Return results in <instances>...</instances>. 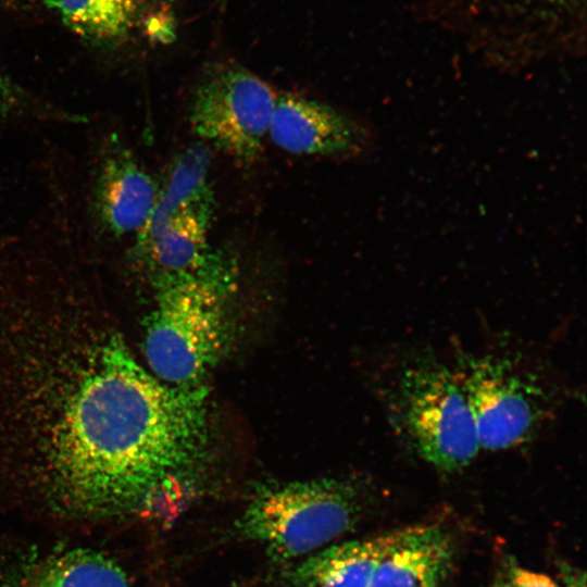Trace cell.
<instances>
[{
	"label": "cell",
	"mask_w": 587,
	"mask_h": 587,
	"mask_svg": "<svg viewBox=\"0 0 587 587\" xmlns=\"http://www.w3.org/2000/svg\"><path fill=\"white\" fill-rule=\"evenodd\" d=\"M0 510L34 525L118 526L190 465L193 394L157 378L95 309H0Z\"/></svg>",
	"instance_id": "cell-1"
},
{
	"label": "cell",
	"mask_w": 587,
	"mask_h": 587,
	"mask_svg": "<svg viewBox=\"0 0 587 587\" xmlns=\"http://www.w3.org/2000/svg\"><path fill=\"white\" fill-rule=\"evenodd\" d=\"M447 355L480 450L504 451L536 442L577 397L544 348L507 330L488 332L475 347L453 339Z\"/></svg>",
	"instance_id": "cell-2"
},
{
	"label": "cell",
	"mask_w": 587,
	"mask_h": 587,
	"mask_svg": "<svg viewBox=\"0 0 587 587\" xmlns=\"http://www.w3.org/2000/svg\"><path fill=\"white\" fill-rule=\"evenodd\" d=\"M374 388L394 436L415 458L442 474L476 459L475 424L447 354L429 345H388Z\"/></svg>",
	"instance_id": "cell-3"
},
{
	"label": "cell",
	"mask_w": 587,
	"mask_h": 587,
	"mask_svg": "<svg viewBox=\"0 0 587 587\" xmlns=\"http://www.w3.org/2000/svg\"><path fill=\"white\" fill-rule=\"evenodd\" d=\"M210 164V148L202 142L182 151L137 233L135 255L152 287L187 280L236 283V264L210 239L215 213Z\"/></svg>",
	"instance_id": "cell-4"
},
{
	"label": "cell",
	"mask_w": 587,
	"mask_h": 587,
	"mask_svg": "<svg viewBox=\"0 0 587 587\" xmlns=\"http://www.w3.org/2000/svg\"><path fill=\"white\" fill-rule=\"evenodd\" d=\"M235 284L188 280L153 287L143 351L157 378L172 386L202 384L228 344L227 304Z\"/></svg>",
	"instance_id": "cell-5"
},
{
	"label": "cell",
	"mask_w": 587,
	"mask_h": 587,
	"mask_svg": "<svg viewBox=\"0 0 587 587\" xmlns=\"http://www.w3.org/2000/svg\"><path fill=\"white\" fill-rule=\"evenodd\" d=\"M363 503L361 488L346 479L267 485L252 496L235 530L274 560L286 562L310 555L351 530Z\"/></svg>",
	"instance_id": "cell-6"
},
{
	"label": "cell",
	"mask_w": 587,
	"mask_h": 587,
	"mask_svg": "<svg viewBox=\"0 0 587 587\" xmlns=\"http://www.w3.org/2000/svg\"><path fill=\"white\" fill-rule=\"evenodd\" d=\"M126 527L34 526L3 536L0 587H139L122 547Z\"/></svg>",
	"instance_id": "cell-7"
},
{
	"label": "cell",
	"mask_w": 587,
	"mask_h": 587,
	"mask_svg": "<svg viewBox=\"0 0 587 587\" xmlns=\"http://www.w3.org/2000/svg\"><path fill=\"white\" fill-rule=\"evenodd\" d=\"M278 93L240 64L213 65L193 91L189 123L202 143L249 166L259 157Z\"/></svg>",
	"instance_id": "cell-8"
},
{
	"label": "cell",
	"mask_w": 587,
	"mask_h": 587,
	"mask_svg": "<svg viewBox=\"0 0 587 587\" xmlns=\"http://www.w3.org/2000/svg\"><path fill=\"white\" fill-rule=\"evenodd\" d=\"M267 137L292 154L344 160L371 155L377 143V133L369 122L289 92L277 96Z\"/></svg>",
	"instance_id": "cell-9"
},
{
	"label": "cell",
	"mask_w": 587,
	"mask_h": 587,
	"mask_svg": "<svg viewBox=\"0 0 587 587\" xmlns=\"http://www.w3.org/2000/svg\"><path fill=\"white\" fill-rule=\"evenodd\" d=\"M159 189L134 154L117 138L107 145L93 188L95 212L114 236L138 233L150 217Z\"/></svg>",
	"instance_id": "cell-10"
},
{
	"label": "cell",
	"mask_w": 587,
	"mask_h": 587,
	"mask_svg": "<svg viewBox=\"0 0 587 587\" xmlns=\"http://www.w3.org/2000/svg\"><path fill=\"white\" fill-rule=\"evenodd\" d=\"M449 535L436 525L401 529L380 560L370 587H438L452 562Z\"/></svg>",
	"instance_id": "cell-11"
},
{
	"label": "cell",
	"mask_w": 587,
	"mask_h": 587,
	"mask_svg": "<svg viewBox=\"0 0 587 587\" xmlns=\"http://www.w3.org/2000/svg\"><path fill=\"white\" fill-rule=\"evenodd\" d=\"M401 529L324 547L289 575L292 587H370L385 553Z\"/></svg>",
	"instance_id": "cell-12"
},
{
	"label": "cell",
	"mask_w": 587,
	"mask_h": 587,
	"mask_svg": "<svg viewBox=\"0 0 587 587\" xmlns=\"http://www.w3.org/2000/svg\"><path fill=\"white\" fill-rule=\"evenodd\" d=\"M77 36L93 45L123 41L136 26L145 0H49Z\"/></svg>",
	"instance_id": "cell-13"
},
{
	"label": "cell",
	"mask_w": 587,
	"mask_h": 587,
	"mask_svg": "<svg viewBox=\"0 0 587 587\" xmlns=\"http://www.w3.org/2000/svg\"><path fill=\"white\" fill-rule=\"evenodd\" d=\"M38 109L40 107L35 105V102L26 97L0 64V117L21 115Z\"/></svg>",
	"instance_id": "cell-14"
},
{
	"label": "cell",
	"mask_w": 587,
	"mask_h": 587,
	"mask_svg": "<svg viewBox=\"0 0 587 587\" xmlns=\"http://www.w3.org/2000/svg\"><path fill=\"white\" fill-rule=\"evenodd\" d=\"M509 587H560L552 578L545 574L532 572L522 567H514L510 573Z\"/></svg>",
	"instance_id": "cell-15"
},
{
	"label": "cell",
	"mask_w": 587,
	"mask_h": 587,
	"mask_svg": "<svg viewBox=\"0 0 587 587\" xmlns=\"http://www.w3.org/2000/svg\"><path fill=\"white\" fill-rule=\"evenodd\" d=\"M565 578L566 587H585L584 575L579 577L577 574H572L570 576H566Z\"/></svg>",
	"instance_id": "cell-16"
},
{
	"label": "cell",
	"mask_w": 587,
	"mask_h": 587,
	"mask_svg": "<svg viewBox=\"0 0 587 587\" xmlns=\"http://www.w3.org/2000/svg\"><path fill=\"white\" fill-rule=\"evenodd\" d=\"M2 1H16V0H2Z\"/></svg>",
	"instance_id": "cell-17"
}]
</instances>
